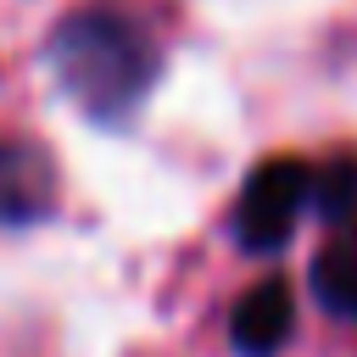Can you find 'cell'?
<instances>
[{
	"instance_id": "cell-1",
	"label": "cell",
	"mask_w": 357,
	"mask_h": 357,
	"mask_svg": "<svg viewBox=\"0 0 357 357\" xmlns=\"http://www.w3.org/2000/svg\"><path fill=\"white\" fill-rule=\"evenodd\" d=\"M45 67L56 89L95 123H123L156 84V45L128 11L78 6L45 39Z\"/></svg>"
},
{
	"instance_id": "cell-2",
	"label": "cell",
	"mask_w": 357,
	"mask_h": 357,
	"mask_svg": "<svg viewBox=\"0 0 357 357\" xmlns=\"http://www.w3.org/2000/svg\"><path fill=\"white\" fill-rule=\"evenodd\" d=\"M312 206V167L296 156H268L234 201V240L245 251H279L290 245L301 212Z\"/></svg>"
},
{
	"instance_id": "cell-3",
	"label": "cell",
	"mask_w": 357,
	"mask_h": 357,
	"mask_svg": "<svg viewBox=\"0 0 357 357\" xmlns=\"http://www.w3.org/2000/svg\"><path fill=\"white\" fill-rule=\"evenodd\" d=\"M56 212V162L33 139H0V229H28Z\"/></svg>"
},
{
	"instance_id": "cell-4",
	"label": "cell",
	"mask_w": 357,
	"mask_h": 357,
	"mask_svg": "<svg viewBox=\"0 0 357 357\" xmlns=\"http://www.w3.org/2000/svg\"><path fill=\"white\" fill-rule=\"evenodd\" d=\"M290 324H296V301H290V284L284 279H262L251 284L234 312H229V340L240 357H273L284 340H290Z\"/></svg>"
},
{
	"instance_id": "cell-5",
	"label": "cell",
	"mask_w": 357,
	"mask_h": 357,
	"mask_svg": "<svg viewBox=\"0 0 357 357\" xmlns=\"http://www.w3.org/2000/svg\"><path fill=\"white\" fill-rule=\"evenodd\" d=\"M312 212L335 240H357V156H335L312 173Z\"/></svg>"
},
{
	"instance_id": "cell-6",
	"label": "cell",
	"mask_w": 357,
	"mask_h": 357,
	"mask_svg": "<svg viewBox=\"0 0 357 357\" xmlns=\"http://www.w3.org/2000/svg\"><path fill=\"white\" fill-rule=\"evenodd\" d=\"M312 296L335 318L357 324V240H335L312 257Z\"/></svg>"
}]
</instances>
